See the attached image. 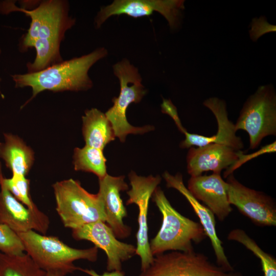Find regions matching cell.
Instances as JSON below:
<instances>
[{
  "label": "cell",
  "mask_w": 276,
  "mask_h": 276,
  "mask_svg": "<svg viewBox=\"0 0 276 276\" xmlns=\"http://www.w3.org/2000/svg\"><path fill=\"white\" fill-rule=\"evenodd\" d=\"M107 51L99 48L79 57L63 61L41 71L11 75L16 88L30 87L31 98L25 105L38 94L48 90L54 92L85 90L93 86L88 72L98 61L105 57Z\"/></svg>",
  "instance_id": "1"
},
{
  "label": "cell",
  "mask_w": 276,
  "mask_h": 276,
  "mask_svg": "<svg viewBox=\"0 0 276 276\" xmlns=\"http://www.w3.org/2000/svg\"><path fill=\"white\" fill-rule=\"evenodd\" d=\"M151 197L162 215L161 227L149 242L154 257L169 250H193V243L198 244L206 237L201 224L178 212L160 187L156 188Z\"/></svg>",
  "instance_id": "2"
},
{
  "label": "cell",
  "mask_w": 276,
  "mask_h": 276,
  "mask_svg": "<svg viewBox=\"0 0 276 276\" xmlns=\"http://www.w3.org/2000/svg\"><path fill=\"white\" fill-rule=\"evenodd\" d=\"M13 1H0V13L24 12L31 18L27 33L20 41L21 51L28 50L29 44L35 40H52L61 42L65 32L75 24L76 19L69 15L66 1L48 0L39 3L32 10L17 7Z\"/></svg>",
  "instance_id": "3"
},
{
  "label": "cell",
  "mask_w": 276,
  "mask_h": 276,
  "mask_svg": "<svg viewBox=\"0 0 276 276\" xmlns=\"http://www.w3.org/2000/svg\"><path fill=\"white\" fill-rule=\"evenodd\" d=\"M25 252L42 269L47 272L60 270L66 274L81 269L73 262L83 259L94 262L97 260L98 248L95 246L87 249L71 247L55 236H47L34 231L17 233Z\"/></svg>",
  "instance_id": "4"
},
{
  "label": "cell",
  "mask_w": 276,
  "mask_h": 276,
  "mask_svg": "<svg viewBox=\"0 0 276 276\" xmlns=\"http://www.w3.org/2000/svg\"><path fill=\"white\" fill-rule=\"evenodd\" d=\"M56 210L64 227L72 229L98 221L106 222L103 201L98 193L85 190L73 179L53 185Z\"/></svg>",
  "instance_id": "5"
},
{
  "label": "cell",
  "mask_w": 276,
  "mask_h": 276,
  "mask_svg": "<svg viewBox=\"0 0 276 276\" xmlns=\"http://www.w3.org/2000/svg\"><path fill=\"white\" fill-rule=\"evenodd\" d=\"M113 73L119 79L120 91L112 99L113 105L105 113L114 130L116 137L124 142L129 134H142L154 129V127L132 126L126 118V110L131 103L140 102L146 93L142 84L138 69L124 59L113 66Z\"/></svg>",
  "instance_id": "6"
},
{
  "label": "cell",
  "mask_w": 276,
  "mask_h": 276,
  "mask_svg": "<svg viewBox=\"0 0 276 276\" xmlns=\"http://www.w3.org/2000/svg\"><path fill=\"white\" fill-rule=\"evenodd\" d=\"M235 127L248 133L250 149L257 148L264 137L276 135V93L272 85L259 86L248 97Z\"/></svg>",
  "instance_id": "7"
},
{
  "label": "cell",
  "mask_w": 276,
  "mask_h": 276,
  "mask_svg": "<svg viewBox=\"0 0 276 276\" xmlns=\"http://www.w3.org/2000/svg\"><path fill=\"white\" fill-rule=\"evenodd\" d=\"M139 276H242L212 263L203 254L194 250L172 251L154 257L152 264Z\"/></svg>",
  "instance_id": "8"
},
{
  "label": "cell",
  "mask_w": 276,
  "mask_h": 276,
  "mask_svg": "<svg viewBox=\"0 0 276 276\" xmlns=\"http://www.w3.org/2000/svg\"><path fill=\"white\" fill-rule=\"evenodd\" d=\"M131 188L127 192L126 204L134 203L138 207V229L136 234V255L141 259V270H146L153 262L148 238V212L150 198L161 181L159 175L147 177L137 175L131 171L128 175Z\"/></svg>",
  "instance_id": "9"
},
{
  "label": "cell",
  "mask_w": 276,
  "mask_h": 276,
  "mask_svg": "<svg viewBox=\"0 0 276 276\" xmlns=\"http://www.w3.org/2000/svg\"><path fill=\"white\" fill-rule=\"evenodd\" d=\"M227 195L231 205L261 226L276 225V206L274 200L265 193L241 183L233 174L227 177Z\"/></svg>",
  "instance_id": "10"
},
{
  "label": "cell",
  "mask_w": 276,
  "mask_h": 276,
  "mask_svg": "<svg viewBox=\"0 0 276 276\" xmlns=\"http://www.w3.org/2000/svg\"><path fill=\"white\" fill-rule=\"evenodd\" d=\"M184 8V1L181 0H115L101 8L95 18V24L98 28L113 15L125 14L138 18L157 12L174 29L179 24L181 11Z\"/></svg>",
  "instance_id": "11"
},
{
  "label": "cell",
  "mask_w": 276,
  "mask_h": 276,
  "mask_svg": "<svg viewBox=\"0 0 276 276\" xmlns=\"http://www.w3.org/2000/svg\"><path fill=\"white\" fill-rule=\"evenodd\" d=\"M72 230L75 239L90 241L105 252L108 271L122 270V263L136 255V246L118 240L104 221H95Z\"/></svg>",
  "instance_id": "12"
},
{
  "label": "cell",
  "mask_w": 276,
  "mask_h": 276,
  "mask_svg": "<svg viewBox=\"0 0 276 276\" xmlns=\"http://www.w3.org/2000/svg\"><path fill=\"white\" fill-rule=\"evenodd\" d=\"M0 187V223L17 233L32 230L45 235L50 224L48 216L38 209H31L16 199L1 180Z\"/></svg>",
  "instance_id": "13"
},
{
  "label": "cell",
  "mask_w": 276,
  "mask_h": 276,
  "mask_svg": "<svg viewBox=\"0 0 276 276\" xmlns=\"http://www.w3.org/2000/svg\"><path fill=\"white\" fill-rule=\"evenodd\" d=\"M203 105L215 117L218 129L216 134L206 136L186 131L185 139L180 147L188 148L192 146L201 147L210 144H218L229 147L234 150H241L244 145L241 138L237 136L235 124L228 119L225 101L217 97H211L204 101Z\"/></svg>",
  "instance_id": "14"
},
{
  "label": "cell",
  "mask_w": 276,
  "mask_h": 276,
  "mask_svg": "<svg viewBox=\"0 0 276 276\" xmlns=\"http://www.w3.org/2000/svg\"><path fill=\"white\" fill-rule=\"evenodd\" d=\"M124 176H112L107 174L99 179L100 195L104 205L106 223L115 236L124 239L131 234V228L123 222L127 212L120 196V192L128 189Z\"/></svg>",
  "instance_id": "15"
},
{
  "label": "cell",
  "mask_w": 276,
  "mask_h": 276,
  "mask_svg": "<svg viewBox=\"0 0 276 276\" xmlns=\"http://www.w3.org/2000/svg\"><path fill=\"white\" fill-rule=\"evenodd\" d=\"M187 189L217 217L223 221L232 212L227 195V183L219 174L191 176Z\"/></svg>",
  "instance_id": "16"
},
{
  "label": "cell",
  "mask_w": 276,
  "mask_h": 276,
  "mask_svg": "<svg viewBox=\"0 0 276 276\" xmlns=\"http://www.w3.org/2000/svg\"><path fill=\"white\" fill-rule=\"evenodd\" d=\"M163 176L168 188L176 189L180 192L190 203L198 216L206 237L210 240L216 257L217 265L227 271H234L224 251L222 243L219 238L216 229V221L214 214L201 204L190 192L184 185L182 176L178 173L175 175L165 171Z\"/></svg>",
  "instance_id": "17"
},
{
  "label": "cell",
  "mask_w": 276,
  "mask_h": 276,
  "mask_svg": "<svg viewBox=\"0 0 276 276\" xmlns=\"http://www.w3.org/2000/svg\"><path fill=\"white\" fill-rule=\"evenodd\" d=\"M238 151L218 144L190 147L187 156L188 173L192 177L207 171L220 174L222 170H226L237 161Z\"/></svg>",
  "instance_id": "18"
},
{
  "label": "cell",
  "mask_w": 276,
  "mask_h": 276,
  "mask_svg": "<svg viewBox=\"0 0 276 276\" xmlns=\"http://www.w3.org/2000/svg\"><path fill=\"white\" fill-rule=\"evenodd\" d=\"M4 138L0 142V158L12 174L26 176L34 163L33 151L17 135L4 133Z\"/></svg>",
  "instance_id": "19"
},
{
  "label": "cell",
  "mask_w": 276,
  "mask_h": 276,
  "mask_svg": "<svg viewBox=\"0 0 276 276\" xmlns=\"http://www.w3.org/2000/svg\"><path fill=\"white\" fill-rule=\"evenodd\" d=\"M82 134L85 145L103 150L115 139L112 126L105 114L97 108L86 110L82 116Z\"/></svg>",
  "instance_id": "20"
},
{
  "label": "cell",
  "mask_w": 276,
  "mask_h": 276,
  "mask_svg": "<svg viewBox=\"0 0 276 276\" xmlns=\"http://www.w3.org/2000/svg\"><path fill=\"white\" fill-rule=\"evenodd\" d=\"M106 162L101 149L86 145L74 149L73 165L75 171L93 173L100 179L107 174Z\"/></svg>",
  "instance_id": "21"
},
{
  "label": "cell",
  "mask_w": 276,
  "mask_h": 276,
  "mask_svg": "<svg viewBox=\"0 0 276 276\" xmlns=\"http://www.w3.org/2000/svg\"><path fill=\"white\" fill-rule=\"evenodd\" d=\"M27 254L8 255L0 252V276H46Z\"/></svg>",
  "instance_id": "22"
},
{
  "label": "cell",
  "mask_w": 276,
  "mask_h": 276,
  "mask_svg": "<svg viewBox=\"0 0 276 276\" xmlns=\"http://www.w3.org/2000/svg\"><path fill=\"white\" fill-rule=\"evenodd\" d=\"M227 239L242 244L260 260L263 276H276L275 259L263 251L243 230L233 229L228 233Z\"/></svg>",
  "instance_id": "23"
},
{
  "label": "cell",
  "mask_w": 276,
  "mask_h": 276,
  "mask_svg": "<svg viewBox=\"0 0 276 276\" xmlns=\"http://www.w3.org/2000/svg\"><path fill=\"white\" fill-rule=\"evenodd\" d=\"M0 180L16 199L31 209H38L30 194V180L25 176L12 174L11 178H5L0 162Z\"/></svg>",
  "instance_id": "24"
},
{
  "label": "cell",
  "mask_w": 276,
  "mask_h": 276,
  "mask_svg": "<svg viewBox=\"0 0 276 276\" xmlns=\"http://www.w3.org/2000/svg\"><path fill=\"white\" fill-rule=\"evenodd\" d=\"M0 252L13 256L22 255L25 249L18 234L8 225L0 223Z\"/></svg>",
  "instance_id": "25"
},
{
  "label": "cell",
  "mask_w": 276,
  "mask_h": 276,
  "mask_svg": "<svg viewBox=\"0 0 276 276\" xmlns=\"http://www.w3.org/2000/svg\"><path fill=\"white\" fill-rule=\"evenodd\" d=\"M276 151V142L275 141L271 144L265 145L260 149L249 154H245L240 150L238 151V158L237 161L232 166L228 168L224 172V177L226 178L229 175L233 174V172L241 166L248 160L252 159L256 157L265 153H274Z\"/></svg>",
  "instance_id": "26"
},
{
  "label": "cell",
  "mask_w": 276,
  "mask_h": 276,
  "mask_svg": "<svg viewBox=\"0 0 276 276\" xmlns=\"http://www.w3.org/2000/svg\"><path fill=\"white\" fill-rule=\"evenodd\" d=\"M276 27L268 23L266 19L261 16L259 18H255L251 24V29L249 30L250 38L252 41H256L263 34L271 32H275Z\"/></svg>",
  "instance_id": "27"
},
{
  "label": "cell",
  "mask_w": 276,
  "mask_h": 276,
  "mask_svg": "<svg viewBox=\"0 0 276 276\" xmlns=\"http://www.w3.org/2000/svg\"><path fill=\"white\" fill-rule=\"evenodd\" d=\"M161 108L163 113L168 114L173 120L178 129L182 133L186 130L181 124L176 107L170 100L163 99Z\"/></svg>",
  "instance_id": "28"
},
{
  "label": "cell",
  "mask_w": 276,
  "mask_h": 276,
  "mask_svg": "<svg viewBox=\"0 0 276 276\" xmlns=\"http://www.w3.org/2000/svg\"><path fill=\"white\" fill-rule=\"evenodd\" d=\"M80 270L90 276H125V272L122 270L106 271L102 274H99L93 269L81 268Z\"/></svg>",
  "instance_id": "29"
},
{
  "label": "cell",
  "mask_w": 276,
  "mask_h": 276,
  "mask_svg": "<svg viewBox=\"0 0 276 276\" xmlns=\"http://www.w3.org/2000/svg\"><path fill=\"white\" fill-rule=\"evenodd\" d=\"M67 274L60 270H51L47 272L46 276H65Z\"/></svg>",
  "instance_id": "30"
},
{
  "label": "cell",
  "mask_w": 276,
  "mask_h": 276,
  "mask_svg": "<svg viewBox=\"0 0 276 276\" xmlns=\"http://www.w3.org/2000/svg\"><path fill=\"white\" fill-rule=\"evenodd\" d=\"M1 52H2V51H1V48H0V54H1ZM1 78H0V82H1ZM0 94H1V96L3 97L4 96H3V95L1 93V86H0Z\"/></svg>",
  "instance_id": "31"
}]
</instances>
